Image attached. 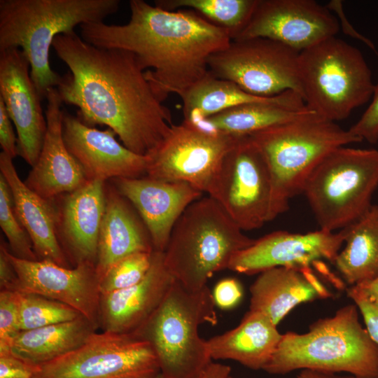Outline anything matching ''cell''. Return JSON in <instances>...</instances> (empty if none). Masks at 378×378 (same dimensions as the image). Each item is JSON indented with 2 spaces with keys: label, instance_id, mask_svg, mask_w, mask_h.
Instances as JSON below:
<instances>
[{
  "label": "cell",
  "instance_id": "74e56055",
  "mask_svg": "<svg viewBox=\"0 0 378 378\" xmlns=\"http://www.w3.org/2000/svg\"><path fill=\"white\" fill-rule=\"evenodd\" d=\"M242 295L240 283L233 278L220 280L216 284L213 291L216 306L223 309L234 307L240 302Z\"/></svg>",
  "mask_w": 378,
  "mask_h": 378
},
{
  "label": "cell",
  "instance_id": "7bdbcfd3",
  "mask_svg": "<svg viewBox=\"0 0 378 378\" xmlns=\"http://www.w3.org/2000/svg\"><path fill=\"white\" fill-rule=\"evenodd\" d=\"M230 366L211 362L192 378H230Z\"/></svg>",
  "mask_w": 378,
  "mask_h": 378
},
{
  "label": "cell",
  "instance_id": "603a6c76",
  "mask_svg": "<svg viewBox=\"0 0 378 378\" xmlns=\"http://www.w3.org/2000/svg\"><path fill=\"white\" fill-rule=\"evenodd\" d=\"M0 171L10 190L16 216L32 242L38 260L69 267L57 237L54 200L44 199L30 190L20 178L13 159L3 152Z\"/></svg>",
  "mask_w": 378,
  "mask_h": 378
},
{
  "label": "cell",
  "instance_id": "52a82bcc",
  "mask_svg": "<svg viewBox=\"0 0 378 378\" xmlns=\"http://www.w3.org/2000/svg\"><path fill=\"white\" fill-rule=\"evenodd\" d=\"M213 292L186 289L175 280L151 316L132 335L150 343L165 378H192L211 358L201 324L218 322Z\"/></svg>",
  "mask_w": 378,
  "mask_h": 378
},
{
  "label": "cell",
  "instance_id": "4fadbf2b",
  "mask_svg": "<svg viewBox=\"0 0 378 378\" xmlns=\"http://www.w3.org/2000/svg\"><path fill=\"white\" fill-rule=\"evenodd\" d=\"M240 136L206 130L185 120L173 125L150 155L146 176L186 183L207 194L224 158Z\"/></svg>",
  "mask_w": 378,
  "mask_h": 378
},
{
  "label": "cell",
  "instance_id": "5b68a950",
  "mask_svg": "<svg viewBox=\"0 0 378 378\" xmlns=\"http://www.w3.org/2000/svg\"><path fill=\"white\" fill-rule=\"evenodd\" d=\"M267 166L272 186L268 220L288 209L309 176L331 152L360 142L349 130L314 112L249 135Z\"/></svg>",
  "mask_w": 378,
  "mask_h": 378
},
{
  "label": "cell",
  "instance_id": "9a60e30c",
  "mask_svg": "<svg viewBox=\"0 0 378 378\" xmlns=\"http://www.w3.org/2000/svg\"><path fill=\"white\" fill-rule=\"evenodd\" d=\"M346 235V227L338 232L319 230L307 233L276 231L255 239L250 246L237 252L228 268L252 275L277 267L325 268L322 260L334 262Z\"/></svg>",
  "mask_w": 378,
  "mask_h": 378
},
{
  "label": "cell",
  "instance_id": "f546056e",
  "mask_svg": "<svg viewBox=\"0 0 378 378\" xmlns=\"http://www.w3.org/2000/svg\"><path fill=\"white\" fill-rule=\"evenodd\" d=\"M271 97L253 95L235 83L216 78L209 72L181 98L183 104L184 120L197 124L230 108L265 102Z\"/></svg>",
  "mask_w": 378,
  "mask_h": 378
},
{
  "label": "cell",
  "instance_id": "f35d334b",
  "mask_svg": "<svg viewBox=\"0 0 378 378\" xmlns=\"http://www.w3.org/2000/svg\"><path fill=\"white\" fill-rule=\"evenodd\" d=\"M0 145L3 153L13 159L18 155V138L15 137L11 120L0 97Z\"/></svg>",
  "mask_w": 378,
  "mask_h": 378
},
{
  "label": "cell",
  "instance_id": "44dd1931",
  "mask_svg": "<svg viewBox=\"0 0 378 378\" xmlns=\"http://www.w3.org/2000/svg\"><path fill=\"white\" fill-rule=\"evenodd\" d=\"M45 115L47 130L39 157L25 185L46 200H54L84 186L85 172L66 148L62 136L63 104L56 88L48 90Z\"/></svg>",
  "mask_w": 378,
  "mask_h": 378
},
{
  "label": "cell",
  "instance_id": "d4e9b609",
  "mask_svg": "<svg viewBox=\"0 0 378 378\" xmlns=\"http://www.w3.org/2000/svg\"><path fill=\"white\" fill-rule=\"evenodd\" d=\"M153 251L149 232L132 204L114 186L106 189L95 265L99 281L122 258Z\"/></svg>",
  "mask_w": 378,
  "mask_h": 378
},
{
  "label": "cell",
  "instance_id": "83f0119b",
  "mask_svg": "<svg viewBox=\"0 0 378 378\" xmlns=\"http://www.w3.org/2000/svg\"><path fill=\"white\" fill-rule=\"evenodd\" d=\"M98 328L81 315L71 321L22 330L11 342L10 354L31 365H39L80 347Z\"/></svg>",
  "mask_w": 378,
  "mask_h": 378
},
{
  "label": "cell",
  "instance_id": "bcb514c9",
  "mask_svg": "<svg viewBox=\"0 0 378 378\" xmlns=\"http://www.w3.org/2000/svg\"><path fill=\"white\" fill-rule=\"evenodd\" d=\"M155 378H165L162 373H160L158 376H156Z\"/></svg>",
  "mask_w": 378,
  "mask_h": 378
},
{
  "label": "cell",
  "instance_id": "ac0fdd59",
  "mask_svg": "<svg viewBox=\"0 0 378 378\" xmlns=\"http://www.w3.org/2000/svg\"><path fill=\"white\" fill-rule=\"evenodd\" d=\"M110 128L99 130L63 111L62 136L88 181L139 178L146 175L150 156L136 154L120 144Z\"/></svg>",
  "mask_w": 378,
  "mask_h": 378
},
{
  "label": "cell",
  "instance_id": "f1b7e54d",
  "mask_svg": "<svg viewBox=\"0 0 378 378\" xmlns=\"http://www.w3.org/2000/svg\"><path fill=\"white\" fill-rule=\"evenodd\" d=\"M346 229V245L333 264L346 283L354 286L378 275V205H372Z\"/></svg>",
  "mask_w": 378,
  "mask_h": 378
},
{
  "label": "cell",
  "instance_id": "2e32d148",
  "mask_svg": "<svg viewBox=\"0 0 378 378\" xmlns=\"http://www.w3.org/2000/svg\"><path fill=\"white\" fill-rule=\"evenodd\" d=\"M18 281L15 291L33 293L64 303L99 327L100 281L95 266L80 264L73 268L49 260H27L6 248Z\"/></svg>",
  "mask_w": 378,
  "mask_h": 378
},
{
  "label": "cell",
  "instance_id": "8d00e7d4",
  "mask_svg": "<svg viewBox=\"0 0 378 378\" xmlns=\"http://www.w3.org/2000/svg\"><path fill=\"white\" fill-rule=\"evenodd\" d=\"M346 293L359 309L371 338L378 344V304L369 300L355 285L347 288Z\"/></svg>",
  "mask_w": 378,
  "mask_h": 378
},
{
  "label": "cell",
  "instance_id": "3957f363",
  "mask_svg": "<svg viewBox=\"0 0 378 378\" xmlns=\"http://www.w3.org/2000/svg\"><path fill=\"white\" fill-rule=\"evenodd\" d=\"M119 0H0V52L19 48L30 64V76L42 100L62 76L49 61L55 37L77 25L99 22L115 13Z\"/></svg>",
  "mask_w": 378,
  "mask_h": 378
},
{
  "label": "cell",
  "instance_id": "1f68e13d",
  "mask_svg": "<svg viewBox=\"0 0 378 378\" xmlns=\"http://www.w3.org/2000/svg\"><path fill=\"white\" fill-rule=\"evenodd\" d=\"M17 292L21 331L71 321L82 315L58 301L33 293Z\"/></svg>",
  "mask_w": 378,
  "mask_h": 378
},
{
  "label": "cell",
  "instance_id": "8fae6325",
  "mask_svg": "<svg viewBox=\"0 0 378 378\" xmlns=\"http://www.w3.org/2000/svg\"><path fill=\"white\" fill-rule=\"evenodd\" d=\"M299 54L267 38L232 40L226 48L210 56L209 72L253 95L270 97L292 90L302 97Z\"/></svg>",
  "mask_w": 378,
  "mask_h": 378
},
{
  "label": "cell",
  "instance_id": "7402d4cb",
  "mask_svg": "<svg viewBox=\"0 0 378 378\" xmlns=\"http://www.w3.org/2000/svg\"><path fill=\"white\" fill-rule=\"evenodd\" d=\"M164 264V252L153 251L145 277L125 289L101 295L99 328L131 334L155 311L175 281Z\"/></svg>",
  "mask_w": 378,
  "mask_h": 378
},
{
  "label": "cell",
  "instance_id": "4dcf8cb0",
  "mask_svg": "<svg viewBox=\"0 0 378 378\" xmlns=\"http://www.w3.org/2000/svg\"><path fill=\"white\" fill-rule=\"evenodd\" d=\"M258 0H156L155 6L167 10L189 9L224 29L232 41L239 38L249 23Z\"/></svg>",
  "mask_w": 378,
  "mask_h": 378
},
{
  "label": "cell",
  "instance_id": "4316f807",
  "mask_svg": "<svg viewBox=\"0 0 378 378\" xmlns=\"http://www.w3.org/2000/svg\"><path fill=\"white\" fill-rule=\"evenodd\" d=\"M266 315L249 310L234 328L206 340L211 359H230L252 370H263L281 340Z\"/></svg>",
  "mask_w": 378,
  "mask_h": 378
},
{
  "label": "cell",
  "instance_id": "e0dca14e",
  "mask_svg": "<svg viewBox=\"0 0 378 378\" xmlns=\"http://www.w3.org/2000/svg\"><path fill=\"white\" fill-rule=\"evenodd\" d=\"M29 68L20 49L0 52V97L16 128L18 155L32 167L43 144L47 121Z\"/></svg>",
  "mask_w": 378,
  "mask_h": 378
},
{
  "label": "cell",
  "instance_id": "484cf974",
  "mask_svg": "<svg viewBox=\"0 0 378 378\" xmlns=\"http://www.w3.org/2000/svg\"><path fill=\"white\" fill-rule=\"evenodd\" d=\"M312 112L300 94L288 90L265 102L230 108L196 125L212 132L238 136H249L295 120Z\"/></svg>",
  "mask_w": 378,
  "mask_h": 378
},
{
  "label": "cell",
  "instance_id": "6da1fadb",
  "mask_svg": "<svg viewBox=\"0 0 378 378\" xmlns=\"http://www.w3.org/2000/svg\"><path fill=\"white\" fill-rule=\"evenodd\" d=\"M52 47L69 69L56 88L62 102L77 106L85 124L106 125L127 148L151 155L174 124L136 57L93 46L75 31L56 36Z\"/></svg>",
  "mask_w": 378,
  "mask_h": 378
},
{
  "label": "cell",
  "instance_id": "d6a6232c",
  "mask_svg": "<svg viewBox=\"0 0 378 378\" xmlns=\"http://www.w3.org/2000/svg\"><path fill=\"white\" fill-rule=\"evenodd\" d=\"M0 225L5 234L10 253L27 260H38L32 242L18 218L9 186L0 174Z\"/></svg>",
  "mask_w": 378,
  "mask_h": 378
},
{
  "label": "cell",
  "instance_id": "ffe728a7",
  "mask_svg": "<svg viewBox=\"0 0 378 378\" xmlns=\"http://www.w3.org/2000/svg\"><path fill=\"white\" fill-rule=\"evenodd\" d=\"M55 201L57 232L60 245L74 266L96 265L100 227L106 206L102 180L89 181L82 188Z\"/></svg>",
  "mask_w": 378,
  "mask_h": 378
},
{
  "label": "cell",
  "instance_id": "9c48e42d",
  "mask_svg": "<svg viewBox=\"0 0 378 378\" xmlns=\"http://www.w3.org/2000/svg\"><path fill=\"white\" fill-rule=\"evenodd\" d=\"M378 187V150L338 148L314 169L303 188L320 229H344L371 208Z\"/></svg>",
  "mask_w": 378,
  "mask_h": 378
},
{
  "label": "cell",
  "instance_id": "836d02e7",
  "mask_svg": "<svg viewBox=\"0 0 378 378\" xmlns=\"http://www.w3.org/2000/svg\"><path fill=\"white\" fill-rule=\"evenodd\" d=\"M152 253L137 252L115 262L100 281L101 295L125 289L140 282L150 269Z\"/></svg>",
  "mask_w": 378,
  "mask_h": 378
},
{
  "label": "cell",
  "instance_id": "b9f144b4",
  "mask_svg": "<svg viewBox=\"0 0 378 378\" xmlns=\"http://www.w3.org/2000/svg\"><path fill=\"white\" fill-rule=\"evenodd\" d=\"M7 244L1 239L0 244V289L15 291L18 276L6 253Z\"/></svg>",
  "mask_w": 378,
  "mask_h": 378
},
{
  "label": "cell",
  "instance_id": "7dc6e473",
  "mask_svg": "<svg viewBox=\"0 0 378 378\" xmlns=\"http://www.w3.org/2000/svg\"><path fill=\"white\" fill-rule=\"evenodd\" d=\"M230 378H232V377H230ZM296 378H298V377H296Z\"/></svg>",
  "mask_w": 378,
  "mask_h": 378
},
{
  "label": "cell",
  "instance_id": "ee69618b",
  "mask_svg": "<svg viewBox=\"0 0 378 378\" xmlns=\"http://www.w3.org/2000/svg\"><path fill=\"white\" fill-rule=\"evenodd\" d=\"M369 300L378 304V275L374 279L355 285Z\"/></svg>",
  "mask_w": 378,
  "mask_h": 378
},
{
  "label": "cell",
  "instance_id": "7a4b0ae2",
  "mask_svg": "<svg viewBox=\"0 0 378 378\" xmlns=\"http://www.w3.org/2000/svg\"><path fill=\"white\" fill-rule=\"evenodd\" d=\"M129 22L80 24V36L103 48L133 53L145 71L156 97L162 102L169 94L181 97L209 74L214 53L226 48L229 34L189 9L167 10L143 0H130Z\"/></svg>",
  "mask_w": 378,
  "mask_h": 378
},
{
  "label": "cell",
  "instance_id": "60d3db41",
  "mask_svg": "<svg viewBox=\"0 0 378 378\" xmlns=\"http://www.w3.org/2000/svg\"><path fill=\"white\" fill-rule=\"evenodd\" d=\"M326 6L335 15H337V18L339 21L340 29H342V31L344 34L348 35L356 40L360 41L378 55V52L374 43L370 39L359 33L349 22L344 13L343 3L342 1L332 0L329 1Z\"/></svg>",
  "mask_w": 378,
  "mask_h": 378
},
{
  "label": "cell",
  "instance_id": "7c38bea8",
  "mask_svg": "<svg viewBox=\"0 0 378 378\" xmlns=\"http://www.w3.org/2000/svg\"><path fill=\"white\" fill-rule=\"evenodd\" d=\"M207 194L243 231L269 222L270 176L249 136H240L227 153Z\"/></svg>",
  "mask_w": 378,
  "mask_h": 378
},
{
  "label": "cell",
  "instance_id": "cb8c5ba5",
  "mask_svg": "<svg viewBox=\"0 0 378 378\" xmlns=\"http://www.w3.org/2000/svg\"><path fill=\"white\" fill-rule=\"evenodd\" d=\"M249 310L277 324L300 303L332 295L311 267H277L260 273L250 287Z\"/></svg>",
  "mask_w": 378,
  "mask_h": 378
},
{
  "label": "cell",
  "instance_id": "277c9868",
  "mask_svg": "<svg viewBox=\"0 0 378 378\" xmlns=\"http://www.w3.org/2000/svg\"><path fill=\"white\" fill-rule=\"evenodd\" d=\"M356 305L321 318L306 333L288 332L263 370L284 374L295 370L347 372L357 378H378V344L358 319Z\"/></svg>",
  "mask_w": 378,
  "mask_h": 378
},
{
  "label": "cell",
  "instance_id": "d6986e66",
  "mask_svg": "<svg viewBox=\"0 0 378 378\" xmlns=\"http://www.w3.org/2000/svg\"><path fill=\"white\" fill-rule=\"evenodd\" d=\"M118 192L134 206L151 238L154 251L164 252L184 211L203 192L183 182L149 178L111 179Z\"/></svg>",
  "mask_w": 378,
  "mask_h": 378
},
{
  "label": "cell",
  "instance_id": "5bb4252c",
  "mask_svg": "<svg viewBox=\"0 0 378 378\" xmlns=\"http://www.w3.org/2000/svg\"><path fill=\"white\" fill-rule=\"evenodd\" d=\"M340 29L337 17L314 0H258L237 39L267 38L301 52L335 36Z\"/></svg>",
  "mask_w": 378,
  "mask_h": 378
},
{
  "label": "cell",
  "instance_id": "f6af8a7d",
  "mask_svg": "<svg viewBox=\"0 0 378 378\" xmlns=\"http://www.w3.org/2000/svg\"><path fill=\"white\" fill-rule=\"evenodd\" d=\"M298 378H357L351 374L338 375L336 373L321 372L312 370H302Z\"/></svg>",
  "mask_w": 378,
  "mask_h": 378
},
{
  "label": "cell",
  "instance_id": "d590c367",
  "mask_svg": "<svg viewBox=\"0 0 378 378\" xmlns=\"http://www.w3.org/2000/svg\"><path fill=\"white\" fill-rule=\"evenodd\" d=\"M349 131L362 141L372 144L378 141V80L374 84L370 105Z\"/></svg>",
  "mask_w": 378,
  "mask_h": 378
},
{
  "label": "cell",
  "instance_id": "30bf717a",
  "mask_svg": "<svg viewBox=\"0 0 378 378\" xmlns=\"http://www.w3.org/2000/svg\"><path fill=\"white\" fill-rule=\"evenodd\" d=\"M161 373L147 341L132 334H92L80 347L36 365L32 378H155Z\"/></svg>",
  "mask_w": 378,
  "mask_h": 378
},
{
  "label": "cell",
  "instance_id": "ab89813d",
  "mask_svg": "<svg viewBox=\"0 0 378 378\" xmlns=\"http://www.w3.org/2000/svg\"><path fill=\"white\" fill-rule=\"evenodd\" d=\"M34 368L10 353L0 355V378H32Z\"/></svg>",
  "mask_w": 378,
  "mask_h": 378
},
{
  "label": "cell",
  "instance_id": "e575fe53",
  "mask_svg": "<svg viewBox=\"0 0 378 378\" xmlns=\"http://www.w3.org/2000/svg\"><path fill=\"white\" fill-rule=\"evenodd\" d=\"M18 292L0 291V355L10 353L13 339L20 332Z\"/></svg>",
  "mask_w": 378,
  "mask_h": 378
},
{
  "label": "cell",
  "instance_id": "8992f818",
  "mask_svg": "<svg viewBox=\"0 0 378 378\" xmlns=\"http://www.w3.org/2000/svg\"><path fill=\"white\" fill-rule=\"evenodd\" d=\"M248 237L210 196L182 214L164 251V264L186 289L197 291L215 273L227 269L232 257L251 246Z\"/></svg>",
  "mask_w": 378,
  "mask_h": 378
},
{
  "label": "cell",
  "instance_id": "ba28073f",
  "mask_svg": "<svg viewBox=\"0 0 378 378\" xmlns=\"http://www.w3.org/2000/svg\"><path fill=\"white\" fill-rule=\"evenodd\" d=\"M298 71L307 106L331 121L346 118L373 94L372 72L361 51L336 36L300 52Z\"/></svg>",
  "mask_w": 378,
  "mask_h": 378
}]
</instances>
